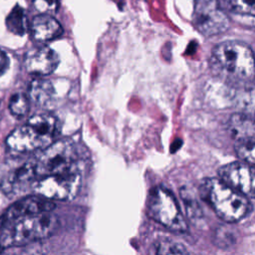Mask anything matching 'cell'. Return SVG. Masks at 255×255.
Wrapping results in <instances>:
<instances>
[{"label": "cell", "instance_id": "obj_21", "mask_svg": "<svg viewBox=\"0 0 255 255\" xmlns=\"http://www.w3.org/2000/svg\"><path fill=\"white\" fill-rule=\"evenodd\" d=\"M33 4L41 14H48V12H54L58 9L59 0H34Z\"/></svg>", "mask_w": 255, "mask_h": 255}, {"label": "cell", "instance_id": "obj_4", "mask_svg": "<svg viewBox=\"0 0 255 255\" xmlns=\"http://www.w3.org/2000/svg\"><path fill=\"white\" fill-rule=\"evenodd\" d=\"M200 190L215 213L226 222L241 220L251 209L247 196L228 187L218 178L205 179Z\"/></svg>", "mask_w": 255, "mask_h": 255}, {"label": "cell", "instance_id": "obj_15", "mask_svg": "<svg viewBox=\"0 0 255 255\" xmlns=\"http://www.w3.org/2000/svg\"><path fill=\"white\" fill-rule=\"evenodd\" d=\"M229 130L234 139L254 137V123L252 118L244 114H235L229 120Z\"/></svg>", "mask_w": 255, "mask_h": 255}, {"label": "cell", "instance_id": "obj_20", "mask_svg": "<svg viewBox=\"0 0 255 255\" xmlns=\"http://www.w3.org/2000/svg\"><path fill=\"white\" fill-rule=\"evenodd\" d=\"M231 8L239 14L253 16L255 12V0H229Z\"/></svg>", "mask_w": 255, "mask_h": 255}, {"label": "cell", "instance_id": "obj_16", "mask_svg": "<svg viewBox=\"0 0 255 255\" xmlns=\"http://www.w3.org/2000/svg\"><path fill=\"white\" fill-rule=\"evenodd\" d=\"M6 26L15 35L22 36L25 34L27 31V17L25 10L21 6L15 5L10 11L6 18Z\"/></svg>", "mask_w": 255, "mask_h": 255}, {"label": "cell", "instance_id": "obj_22", "mask_svg": "<svg viewBox=\"0 0 255 255\" xmlns=\"http://www.w3.org/2000/svg\"><path fill=\"white\" fill-rule=\"evenodd\" d=\"M9 65V59L7 54L0 49V75L3 74Z\"/></svg>", "mask_w": 255, "mask_h": 255}, {"label": "cell", "instance_id": "obj_5", "mask_svg": "<svg viewBox=\"0 0 255 255\" xmlns=\"http://www.w3.org/2000/svg\"><path fill=\"white\" fill-rule=\"evenodd\" d=\"M37 179L43 176L64 173L78 169L77 153L71 140L61 139L52 142L34 160Z\"/></svg>", "mask_w": 255, "mask_h": 255}, {"label": "cell", "instance_id": "obj_7", "mask_svg": "<svg viewBox=\"0 0 255 255\" xmlns=\"http://www.w3.org/2000/svg\"><path fill=\"white\" fill-rule=\"evenodd\" d=\"M81 173L79 169H73L64 173L43 176L33 183L37 195L49 200H71L81 188Z\"/></svg>", "mask_w": 255, "mask_h": 255}, {"label": "cell", "instance_id": "obj_9", "mask_svg": "<svg viewBox=\"0 0 255 255\" xmlns=\"http://www.w3.org/2000/svg\"><path fill=\"white\" fill-rule=\"evenodd\" d=\"M219 180L233 190L245 195H253L254 169L243 161H235L221 166L218 170Z\"/></svg>", "mask_w": 255, "mask_h": 255}, {"label": "cell", "instance_id": "obj_17", "mask_svg": "<svg viewBox=\"0 0 255 255\" xmlns=\"http://www.w3.org/2000/svg\"><path fill=\"white\" fill-rule=\"evenodd\" d=\"M152 255H188L183 245L171 239H159L152 248Z\"/></svg>", "mask_w": 255, "mask_h": 255}, {"label": "cell", "instance_id": "obj_10", "mask_svg": "<svg viewBox=\"0 0 255 255\" xmlns=\"http://www.w3.org/2000/svg\"><path fill=\"white\" fill-rule=\"evenodd\" d=\"M54 208L55 203L52 200H49L43 196L34 194L24 197L10 205L3 213L0 218V228L4 224L17 218L52 212Z\"/></svg>", "mask_w": 255, "mask_h": 255}, {"label": "cell", "instance_id": "obj_2", "mask_svg": "<svg viewBox=\"0 0 255 255\" xmlns=\"http://www.w3.org/2000/svg\"><path fill=\"white\" fill-rule=\"evenodd\" d=\"M212 68L232 82H249L254 76V57L249 46L238 41L218 44L212 51Z\"/></svg>", "mask_w": 255, "mask_h": 255}, {"label": "cell", "instance_id": "obj_12", "mask_svg": "<svg viewBox=\"0 0 255 255\" xmlns=\"http://www.w3.org/2000/svg\"><path fill=\"white\" fill-rule=\"evenodd\" d=\"M37 179L34 160L26 161L21 165L5 173L0 180V186L4 193L15 194Z\"/></svg>", "mask_w": 255, "mask_h": 255}, {"label": "cell", "instance_id": "obj_3", "mask_svg": "<svg viewBox=\"0 0 255 255\" xmlns=\"http://www.w3.org/2000/svg\"><path fill=\"white\" fill-rule=\"evenodd\" d=\"M57 226L58 218L52 212L17 218L0 228V248L23 246L47 238Z\"/></svg>", "mask_w": 255, "mask_h": 255}, {"label": "cell", "instance_id": "obj_18", "mask_svg": "<svg viewBox=\"0 0 255 255\" xmlns=\"http://www.w3.org/2000/svg\"><path fill=\"white\" fill-rule=\"evenodd\" d=\"M254 137H244L235 140V151L237 156L245 163L254 164Z\"/></svg>", "mask_w": 255, "mask_h": 255}, {"label": "cell", "instance_id": "obj_11", "mask_svg": "<svg viewBox=\"0 0 255 255\" xmlns=\"http://www.w3.org/2000/svg\"><path fill=\"white\" fill-rule=\"evenodd\" d=\"M59 65L58 54L48 46L34 48L28 51L24 58L26 71L35 76L52 74Z\"/></svg>", "mask_w": 255, "mask_h": 255}, {"label": "cell", "instance_id": "obj_8", "mask_svg": "<svg viewBox=\"0 0 255 255\" xmlns=\"http://www.w3.org/2000/svg\"><path fill=\"white\" fill-rule=\"evenodd\" d=\"M192 21L195 28L207 37L225 32L230 24L228 16L218 6V0H194Z\"/></svg>", "mask_w": 255, "mask_h": 255}, {"label": "cell", "instance_id": "obj_1", "mask_svg": "<svg viewBox=\"0 0 255 255\" xmlns=\"http://www.w3.org/2000/svg\"><path fill=\"white\" fill-rule=\"evenodd\" d=\"M57 120L50 114H39L14 128L6 138V146L13 154L29 153L44 149L57 135Z\"/></svg>", "mask_w": 255, "mask_h": 255}, {"label": "cell", "instance_id": "obj_14", "mask_svg": "<svg viewBox=\"0 0 255 255\" xmlns=\"http://www.w3.org/2000/svg\"><path fill=\"white\" fill-rule=\"evenodd\" d=\"M29 99L40 107L48 106L54 99L55 89L53 84L44 78L34 79L28 89Z\"/></svg>", "mask_w": 255, "mask_h": 255}, {"label": "cell", "instance_id": "obj_6", "mask_svg": "<svg viewBox=\"0 0 255 255\" xmlns=\"http://www.w3.org/2000/svg\"><path fill=\"white\" fill-rule=\"evenodd\" d=\"M147 211L153 220L171 231L185 232L187 230V224L174 196L162 186L154 187L150 191Z\"/></svg>", "mask_w": 255, "mask_h": 255}, {"label": "cell", "instance_id": "obj_13", "mask_svg": "<svg viewBox=\"0 0 255 255\" xmlns=\"http://www.w3.org/2000/svg\"><path fill=\"white\" fill-rule=\"evenodd\" d=\"M30 30L32 38L38 43H47L63 33L61 24L50 14L35 16L31 22Z\"/></svg>", "mask_w": 255, "mask_h": 255}, {"label": "cell", "instance_id": "obj_19", "mask_svg": "<svg viewBox=\"0 0 255 255\" xmlns=\"http://www.w3.org/2000/svg\"><path fill=\"white\" fill-rule=\"evenodd\" d=\"M8 108L13 116L22 118L29 113V98L23 93H15L9 100Z\"/></svg>", "mask_w": 255, "mask_h": 255}]
</instances>
